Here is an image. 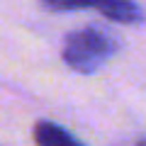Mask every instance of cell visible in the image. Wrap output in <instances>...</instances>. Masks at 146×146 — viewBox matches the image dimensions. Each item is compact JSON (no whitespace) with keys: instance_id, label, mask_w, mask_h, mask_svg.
<instances>
[{"instance_id":"6da1fadb","label":"cell","mask_w":146,"mask_h":146,"mask_svg":"<svg viewBox=\"0 0 146 146\" xmlns=\"http://www.w3.org/2000/svg\"><path fill=\"white\" fill-rule=\"evenodd\" d=\"M119 51V39L102 27H83L66 36L61 56L76 73H95Z\"/></svg>"},{"instance_id":"7a4b0ae2","label":"cell","mask_w":146,"mask_h":146,"mask_svg":"<svg viewBox=\"0 0 146 146\" xmlns=\"http://www.w3.org/2000/svg\"><path fill=\"white\" fill-rule=\"evenodd\" d=\"M95 10L105 20L117 22V25H139V22L146 20L141 5L134 0H98Z\"/></svg>"},{"instance_id":"3957f363","label":"cell","mask_w":146,"mask_h":146,"mask_svg":"<svg viewBox=\"0 0 146 146\" xmlns=\"http://www.w3.org/2000/svg\"><path fill=\"white\" fill-rule=\"evenodd\" d=\"M32 139L36 146H85L80 144L71 131H66L63 127L54 124L49 119H39L32 129Z\"/></svg>"},{"instance_id":"277c9868","label":"cell","mask_w":146,"mask_h":146,"mask_svg":"<svg viewBox=\"0 0 146 146\" xmlns=\"http://www.w3.org/2000/svg\"><path fill=\"white\" fill-rule=\"evenodd\" d=\"M42 5L54 12H71V10H95L98 0H42Z\"/></svg>"},{"instance_id":"5b68a950","label":"cell","mask_w":146,"mask_h":146,"mask_svg":"<svg viewBox=\"0 0 146 146\" xmlns=\"http://www.w3.org/2000/svg\"><path fill=\"white\" fill-rule=\"evenodd\" d=\"M134 146H146V136H141V139L134 141Z\"/></svg>"}]
</instances>
